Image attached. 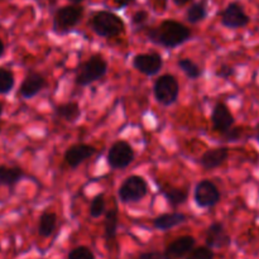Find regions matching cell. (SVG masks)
<instances>
[{
    "label": "cell",
    "mask_w": 259,
    "mask_h": 259,
    "mask_svg": "<svg viewBox=\"0 0 259 259\" xmlns=\"http://www.w3.org/2000/svg\"><path fill=\"white\" fill-rule=\"evenodd\" d=\"M67 259H95L93 250L89 247L85 245H80V247H76L68 253Z\"/></svg>",
    "instance_id": "4316f807"
},
{
    "label": "cell",
    "mask_w": 259,
    "mask_h": 259,
    "mask_svg": "<svg viewBox=\"0 0 259 259\" xmlns=\"http://www.w3.org/2000/svg\"><path fill=\"white\" fill-rule=\"evenodd\" d=\"M3 111H4V108H3V104L0 103V118H2L3 115Z\"/></svg>",
    "instance_id": "f35d334b"
},
{
    "label": "cell",
    "mask_w": 259,
    "mask_h": 259,
    "mask_svg": "<svg viewBox=\"0 0 259 259\" xmlns=\"http://www.w3.org/2000/svg\"><path fill=\"white\" fill-rule=\"evenodd\" d=\"M177 66L190 80H197L202 75V68L190 58H180L177 61Z\"/></svg>",
    "instance_id": "cb8c5ba5"
},
{
    "label": "cell",
    "mask_w": 259,
    "mask_h": 259,
    "mask_svg": "<svg viewBox=\"0 0 259 259\" xmlns=\"http://www.w3.org/2000/svg\"><path fill=\"white\" fill-rule=\"evenodd\" d=\"M162 195L167 200V202L174 207L184 205L187 201V197H189L186 190L179 189V187H166V189H162Z\"/></svg>",
    "instance_id": "603a6c76"
},
{
    "label": "cell",
    "mask_w": 259,
    "mask_h": 259,
    "mask_svg": "<svg viewBox=\"0 0 259 259\" xmlns=\"http://www.w3.org/2000/svg\"><path fill=\"white\" fill-rule=\"evenodd\" d=\"M156 2L162 3V4H163V8H166V4H167V2H168V0H156Z\"/></svg>",
    "instance_id": "74e56055"
},
{
    "label": "cell",
    "mask_w": 259,
    "mask_h": 259,
    "mask_svg": "<svg viewBox=\"0 0 259 259\" xmlns=\"http://www.w3.org/2000/svg\"><path fill=\"white\" fill-rule=\"evenodd\" d=\"M108 72V62L101 55H93L78 67L75 77L76 85L85 88L96 82Z\"/></svg>",
    "instance_id": "277c9868"
},
{
    "label": "cell",
    "mask_w": 259,
    "mask_h": 259,
    "mask_svg": "<svg viewBox=\"0 0 259 259\" xmlns=\"http://www.w3.org/2000/svg\"><path fill=\"white\" fill-rule=\"evenodd\" d=\"M14 85V73L9 68L0 67V95H8V94L12 93Z\"/></svg>",
    "instance_id": "d4e9b609"
},
{
    "label": "cell",
    "mask_w": 259,
    "mask_h": 259,
    "mask_svg": "<svg viewBox=\"0 0 259 259\" xmlns=\"http://www.w3.org/2000/svg\"><path fill=\"white\" fill-rule=\"evenodd\" d=\"M50 2H51V3H55V2H56V0H50Z\"/></svg>",
    "instance_id": "ab89813d"
},
{
    "label": "cell",
    "mask_w": 259,
    "mask_h": 259,
    "mask_svg": "<svg viewBox=\"0 0 259 259\" xmlns=\"http://www.w3.org/2000/svg\"><path fill=\"white\" fill-rule=\"evenodd\" d=\"M211 123L215 132L224 136L234 126L235 118L225 103H217L211 110Z\"/></svg>",
    "instance_id": "8fae6325"
},
{
    "label": "cell",
    "mask_w": 259,
    "mask_h": 259,
    "mask_svg": "<svg viewBox=\"0 0 259 259\" xmlns=\"http://www.w3.org/2000/svg\"><path fill=\"white\" fill-rule=\"evenodd\" d=\"M148 194V184L138 175L126 177L118 189V197L123 204H138Z\"/></svg>",
    "instance_id": "5b68a950"
},
{
    "label": "cell",
    "mask_w": 259,
    "mask_h": 259,
    "mask_svg": "<svg viewBox=\"0 0 259 259\" xmlns=\"http://www.w3.org/2000/svg\"><path fill=\"white\" fill-rule=\"evenodd\" d=\"M153 94L157 103L163 106H171L179 99L180 83L174 75L164 73L161 75L153 86Z\"/></svg>",
    "instance_id": "8992f818"
},
{
    "label": "cell",
    "mask_w": 259,
    "mask_h": 259,
    "mask_svg": "<svg viewBox=\"0 0 259 259\" xmlns=\"http://www.w3.org/2000/svg\"><path fill=\"white\" fill-rule=\"evenodd\" d=\"M55 113L58 119H62L67 123H75L81 116V108L75 101H68V103L56 106Z\"/></svg>",
    "instance_id": "d6986e66"
},
{
    "label": "cell",
    "mask_w": 259,
    "mask_h": 259,
    "mask_svg": "<svg viewBox=\"0 0 259 259\" xmlns=\"http://www.w3.org/2000/svg\"><path fill=\"white\" fill-rule=\"evenodd\" d=\"M255 141L259 143V123L257 124V126H255Z\"/></svg>",
    "instance_id": "d590c367"
},
{
    "label": "cell",
    "mask_w": 259,
    "mask_h": 259,
    "mask_svg": "<svg viewBox=\"0 0 259 259\" xmlns=\"http://www.w3.org/2000/svg\"><path fill=\"white\" fill-rule=\"evenodd\" d=\"M194 200L197 206L201 207V209H211L220 202L222 192L212 181L201 180L195 186Z\"/></svg>",
    "instance_id": "9c48e42d"
},
{
    "label": "cell",
    "mask_w": 259,
    "mask_h": 259,
    "mask_svg": "<svg viewBox=\"0 0 259 259\" xmlns=\"http://www.w3.org/2000/svg\"><path fill=\"white\" fill-rule=\"evenodd\" d=\"M250 23V17L247 14L244 5L239 0L230 2L224 9L220 12V24L228 29H240L248 27Z\"/></svg>",
    "instance_id": "52a82bcc"
},
{
    "label": "cell",
    "mask_w": 259,
    "mask_h": 259,
    "mask_svg": "<svg viewBox=\"0 0 259 259\" xmlns=\"http://www.w3.org/2000/svg\"><path fill=\"white\" fill-rule=\"evenodd\" d=\"M5 53V45L2 39H0V57H3Z\"/></svg>",
    "instance_id": "e575fe53"
},
{
    "label": "cell",
    "mask_w": 259,
    "mask_h": 259,
    "mask_svg": "<svg viewBox=\"0 0 259 259\" xmlns=\"http://www.w3.org/2000/svg\"><path fill=\"white\" fill-rule=\"evenodd\" d=\"M91 30L103 38H115L125 32V23L110 10H98L89 20Z\"/></svg>",
    "instance_id": "7a4b0ae2"
},
{
    "label": "cell",
    "mask_w": 259,
    "mask_h": 259,
    "mask_svg": "<svg viewBox=\"0 0 259 259\" xmlns=\"http://www.w3.org/2000/svg\"><path fill=\"white\" fill-rule=\"evenodd\" d=\"M95 153V147L90 146V144H73V146L68 147V148L66 149L65 156H63V161H65V163L67 164L70 168H77L80 164H82L83 162L88 161L89 158H91Z\"/></svg>",
    "instance_id": "7c38bea8"
},
{
    "label": "cell",
    "mask_w": 259,
    "mask_h": 259,
    "mask_svg": "<svg viewBox=\"0 0 259 259\" xmlns=\"http://www.w3.org/2000/svg\"><path fill=\"white\" fill-rule=\"evenodd\" d=\"M207 14L209 12H207V5L205 0L192 3L189 9L186 10V20L190 24H199L206 19Z\"/></svg>",
    "instance_id": "44dd1931"
},
{
    "label": "cell",
    "mask_w": 259,
    "mask_h": 259,
    "mask_svg": "<svg viewBox=\"0 0 259 259\" xmlns=\"http://www.w3.org/2000/svg\"><path fill=\"white\" fill-rule=\"evenodd\" d=\"M118 207L114 206L109 211H105V222H104V233H105L106 240H114L118 233Z\"/></svg>",
    "instance_id": "7402d4cb"
},
{
    "label": "cell",
    "mask_w": 259,
    "mask_h": 259,
    "mask_svg": "<svg viewBox=\"0 0 259 259\" xmlns=\"http://www.w3.org/2000/svg\"><path fill=\"white\" fill-rule=\"evenodd\" d=\"M235 75V68L229 65H222L217 71H215V76L217 77L223 78V80H229L230 77Z\"/></svg>",
    "instance_id": "4dcf8cb0"
},
{
    "label": "cell",
    "mask_w": 259,
    "mask_h": 259,
    "mask_svg": "<svg viewBox=\"0 0 259 259\" xmlns=\"http://www.w3.org/2000/svg\"><path fill=\"white\" fill-rule=\"evenodd\" d=\"M114 3H115L116 8H119V9H124V8L129 7L131 4H133L136 0H113Z\"/></svg>",
    "instance_id": "d6a6232c"
},
{
    "label": "cell",
    "mask_w": 259,
    "mask_h": 259,
    "mask_svg": "<svg viewBox=\"0 0 259 259\" xmlns=\"http://www.w3.org/2000/svg\"><path fill=\"white\" fill-rule=\"evenodd\" d=\"M46 85H47V81L42 73L30 71L20 83L19 96L25 100H29L37 96L46 88Z\"/></svg>",
    "instance_id": "9a60e30c"
},
{
    "label": "cell",
    "mask_w": 259,
    "mask_h": 259,
    "mask_svg": "<svg viewBox=\"0 0 259 259\" xmlns=\"http://www.w3.org/2000/svg\"><path fill=\"white\" fill-rule=\"evenodd\" d=\"M132 65L143 75L154 76L159 73V71L163 67V58L157 52L139 53L133 57Z\"/></svg>",
    "instance_id": "30bf717a"
},
{
    "label": "cell",
    "mask_w": 259,
    "mask_h": 259,
    "mask_svg": "<svg viewBox=\"0 0 259 259\" xmlns=\"http://www.w3.org/2000/svg\"><path fill=\"white\" fill-rule=\"evenodd\" d=\"M172 2H174V4L176 5V7H185V5L189 4L192 0H172Z\"/></svg>",
    "instance_id": "836d02e7"
},
{
    "label": "cell",
    "mask_w": 259,
    "mask_h": 259,
    "mask_svg": "<svg viewBox=\"0 0 259 259\" xmlns=\"http://www.w3.org/2000/svg\"><path fill=\"white\" fill-rule=\"evenodd\" d=\"M85 14V8L81 4H70L58 8L53 14L52 30L58 35H65L72 32Z\"/></svg>",
    "instance_id": "3957f363"
},
{
    "label": "cell",
    "mask_w": 259,
    "mask_h": 259,
    "mask_svg": "<svg viewBox=\"0 0 259 259\" xmlns=\"http://www.w3.org/2000/svg\"><path fill=\"white\" fill-rule=\"evenodd\" d=\"M136 153L126 141H116L109 148L106 162L111 169H124L133 163Z\"/></svg>",
    "instance_id": "ba28073f"
},
{
    "label": "cell",
    "mask_w": 259,
    "mask_h": 259,
    "mask_svg": "<svg viewBox=\"0 0 259 259\" xmlns=\"http://www.w3.org/2000/svg\"><path fill=\"white\" fill-rule=\"evenodd\" d=\"M229 158V149L227 147H217V148L207 149L199 158V163L202 168L212 171L219 168Z\"/></svg>",
    "instance_id": "2e32d148"
},
{
    "label": "cell",
    "mask_w": 259,
    "mask_h": 259,
    "mask_svg": "<svg viewBox=\"0 0 259 259\" xmlns=\"http://www.w3.org/2000/svg\"><path fill=\"white\" fill-rule=\"evenodd\" d=\"M205 243L210 249H222V248H227L232 244V238L223 223L214 222L207 228Z\"/></svg>",
    "instance_id": "5bb4252c"
},
{
    "label": "cell",
    "mask_w": 259,
    "mask_h": 259,
    "mask_svg": "<svg viewBox=\"0 0 259 259\" xmlns=\"http://www.w3.org/2000/svg\"><path fill=\"white\" fill-rule=\"evenodd\" d=\"M70 3H72V4H81L82 2H85V0H68Z\"/></svg>",
    "instance_id": "8d00e7d4"
},
{
    "label": "cell",
    "mask_w": 259,
    "mask_h": 259,
    "mask_svg": "<svg viewBox=\"0 0 259 259\" xmlns=\"http://www.w3.org/2000/svg\"><path fill=\"white\" fill-rule=\"evenodd\" d=\"M27 177L28 175L20 167L0 164V186L13 189L15 185H18Z\"/></svg>",
    "instance_id": "ac0fdd59"
},
{
    "label": "cell",
    "mask_w": 259,
    "mask_h": 259,
    "mask_svg": "<svg viewBox=\"0 0 259 259\" xmlns=\"http://www.w3.org/2000/svg\"><path fill=\"white\" fill-rule=\"evenodd\" d=\"M243 132L244 131H243L242 126H233L229 132H227L223 136V138H224L225 142H238L242 139Z\"/></svg>",
    "instance_id": "f546056e"
},
{
    "label": "cell",
    "mask_w": 259,
    "mask_h": 259,
    "mask_svg": "<svg viewBox=\"0 0 259 259\" xmlns=\"http://www.w3.org/2000/svg\"><path fill=\"white\" fill-rule=\"evenodd\" d=\"M148 22V12L146 10H138L132 15V24L136 28H143L146 23Z\"/></svg>",
    "instance_id": "f1b7e54d"
},
{
    "label": "cell",
    "mask_w": 259,
    "mask_h": 259,
    "mask_svg": "<svg viewBox=\"0 0 259 259\" xmlns=\"http://www.w3.org/2000/svg\"><path fill=\"white\" fill-rule=\"evenodd\" d=\"M146 35L154 45L167 50H174L191 39L192 32L179 20L166 19L156 27L146 28Z\"/></svg>",
    "instance_id": "6da1fadb"
},
{
    "label": "cell",
    "mask_w": 259,
    "mask_h": 259,
    "mask_svg": "<svg viewBox=\"0 0 259 259\" xmlns=\"http://www.w3.org/2000/svg\"><path fill=\"white\" fill-rule=\"evenodd\" d=\"M187 222V217L182 212L175 211L168 212V214L158 215L153 219V227L154 229L159 230V232H167L169 229L179 227V225L184 224Z\"/></svg>",
    "instance_id": "e0dca14e"
},
{
    "label": "cell",
    "mask_w": 259,
    "mask_h": 259,
    "mask_svg": "<svg viewBox=\"0 0 259 259\" xmlns=\"http://www.w3.org/2000/svg\"><path fill=\"white\" fill-rule=\"evenodd\" d=\"M215 254L209 247H196L190 252L186 259H214Z\"/></svg>",
    "instance_id": "83f0119b"
},
{
    "label": "cell",
    "mask_w": 259,
    "mask_h": 259,
    "mask_svg": "<svg viewBox=\"0 0 259 259\" xmlns=\"http://www.w3.org/2000/svg\"><path fill=\"white\" fill-rule=\"evenodd\" d=\"M137 259H163V255L158 250H151V252L141 253Z\"/></svg>",
    "instance_id": "1f68e13d"
},
{
    "label": "cell",
    "mask_w": 259,
    "mask_h": 259,
    "mask_svg": "<svg viewBox=\"0 0 259 259\" xmlns=\"http://www.w3.org/2000/svg\"><path fill=\"white\" fill-rule=\"evenodd\" d=\"M196 240L191 235H184L169 243L162 253L163 259H185L195 248Z\"/></svg>",
    "instance_id": "4fadbf2b"
},
{
    "label": "cell",
    "mask_w": 259,
    "mask_h": 259,
    "mask_svg": "<svg viewBox=\"0 0 259 259\" xmlns=\"http://www.w3.org/2000/svg\"><path fill=\"white\" fill-rule=\"evenodd\" d=\"M57 227V215L55 212L45 211L38 220V234L42 238H48L55 233Z\"/></svg>",
    "instance_id": "ffe728a7"
},
{
    "label": "cell",
    "mask_w": 259,
    "mask_h": 259,
    "mask_svg": "<svg viewBox=\"0 0 259 259\" xmlns=\"http://www.w3.org/2000/svg\"><path fill=\"white\" fill-rule=\"evenodd\" d=\"M106 211V202H105V196L104 194L96 195L93 199L90 204V209H89V214L93 219H98L101 215L105 214Z\"/></svg>",
    "instance_id": "484cf974"
}]
</instances>
